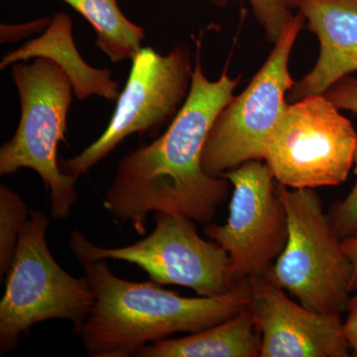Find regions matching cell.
<instances>
[{
	"instance_id": "277c9868",
	"label": "cell",
	"mask_w": 357,
	"mask_h": 357,
	"mask_svg": "<svg viewBox=\"0 0 357 357\" xmlns=\"http://www.w3.org/2000/svg\"><path fill=\"white\" fill-rule=\"evenodd\" d=\"M276 187L287 213L288 237L265 276L307 309L342 316L354 287V265L342 239L314 189H291L279 183Z\"/></svg>"
},
{
	"instance_id": "5b68a950",
	"label": "cell",
	"mask_w": 357,
	"mask_h": 357,
	"mask_svg": "<svg viewBox=\"0 0 357 357\" xmlns=\"http://www.w3.org/2000/svg\"><path fill=\"white\" fill-rule=\"evenodd\" d=\"M50 218L30 211L21 229L0 302V352L13 351L32 326L52 319H69L81 333L95 305L86 277L76 278L56 261L46 241Z\"/></svg>"
},
{
	"instance_id": "ac0fdd59",
	"label": "cell",
	"mask_w": 357,
	"mask_h": 357,
	"mask_svg": "<svg viewBox=\"0 0 357 357\" xmlns=\"http://www.w3.org/2000/svg\"><path fill=\"white\" fill-rule=\"evenodd\" d=\"M354 166L356 184L344 199L333 204L328 213L333 229L342 239L357 236V145Z\"/></svg>"
},
{
	"instance_id": "e0dca14e",
	"label": "cell",
	"mask_w": 357,
	"mask_h": 357,
	"mask_svg": "<svg viewBox=\"0 0 357 357\" xmlns=\"http://www.w3.org/2000/svg\"><path fill=\"white\" fill-rule=\"evenodd\" d=\"M218 6H225L234 0H211ZM256 20L264 29L268 40L276 43L294 15L283 0H248Z\"/></svg>"
},
{
	"instance_id": "7a4b0ae2",
	"label": "cell",
	"mask_w": 357,
	"mask_h": 357,
	"mask_svg": "<svg viewBox=\"0 0 357 357\" xmlns=\"http://www.w3.org/2000/svg\"><path fill=\"white\" fill-rule=\"evenodd\" d=\"M81 265L96 299L79 333L91 357L136 356L148 344L227 321L246 309L251 300L250 280L223 295L189 298L152 280L121 279L105 260Z\"/></svg>"
},
{
	"instance_id": "ffe728a7",
	"label": "cell",
	"mask_w": 357,
	"mask_h": 357,
	"mask_svg": "<svg viewBox=\"0 0 357 357\" xmlns=\"http://www.w3.org/2000/svg\"><path fill=\"white\" fill-rule=\"evenodd\" d=\"M52 20L41 18L21 25H1V43L23 39L33 33H39L46 30Z\"/></svg>"
},
{
	"instance_id": "44dd1931",
	"label": "cell",
	"mask_w": 357,
	"mask_h": 357,
	"mask_svg": "<svg viewBox=\"0 0 357 357\" xmlns=\"http://www.w3.org/2000/svg\"><path fill=\"white\" fill-rule=\"evenodd\" d=\"M354 291H356V295L349 299L347 304V318L344 321V330L351 347V356L357 357V280Z\"/></svg>"
},
{
	"instance_id": "8fae6325",
	"label": "cell",
	"mask_w": 357,
	"mask_h": 357,
	"mask_svg": "<svg viewBox=\"0 0 357 357\" xmlns=\"http://www.w3.org/2000/svg\"><path fill=\"white\" fill-rule=\"evenodd\" d=\"M249 310L261 335L260 357H349L340 314L294 302L266 276L251 279Z\"/></svg>"
},
{
	"instance_id": "3957f363",
	"label": "cell",
	"mask_w": 357,
	"mask_h": 357,
	"mask_svg": "<svg viewBox=\"0 0 357 357\" xmlns=\"http://www.w3.org/2000/svg\"><path fill=\"white\" fill-rule=\"evenodd\" d=\"M13 77L20 93L21 116L17 130L0 148V175L22 168L38 173L50 192L51 218H69L79 199L77 178L61 171L57 148L65 140L73 84L50 59L13 65Z\"/></svg>"
},
{
	"instance_id": "7c38bea8",
	"label": "cell",
	"mask_w": 357,
	"mask_h": 357,
	"mask_svg": "<svg viewBox=\"0 0 357 357\" xmlns=\"http://www.w3.org/2000/svg\"><path fill=\"white\" fill-rule=\"evenodd\" d=\"M296 8L318 37L319 55L311 72L294 84L293 102L325 95L357 72V0H297Z\"/></svg>"
},
{
	"instance_id": "9c48e42d",
	"label": "cell",
	"mask_w": 357,
	"mask_h": 357,
	"mask_svg": "<svg viewBox=\"0 0 357 357\" xmlns=\"http://www.w3.org/2000/svg\"><path fill=\"white\" fill-rule=\"evenodd\" d=\"M126 88L105 132L82 153L59 160L61 171L79 178L107 158L133 133H154L172 121L191 88L192 70L188 49L178 46L167 55L150 47L132 59Z\"/></svg>"
},
{
	"instance_id": "52a82bcc",
	"label": "cell",
	"mask_w": 357,
	"mask_h": 357,
	"mask_svg": "<svg viewBox=\"0 0 357 357\" xmlns=\"http://www.w3.org/2000/svg\"><path fill=\"white\" fill-rule=\"evenodd\" d=\"M192 222L181 213L156 211L153 231L131 245L100 248L74 230L69 248L81 264L121 260L140 267L159 285L184 286L203 297L229 292L236 287L229 279V255L215 241H204Z\"/></svg>"
},
{
	"instance_id": "7402d4cb",
	"label": "cell",
	"mask_w": 357,
	"mask_h": 357,
	"mask_svg": "<svg viewBox=\"0 0 357 357\" xmlns=\"http://www.w3.org/2000/svg\"><path fill=\"white\" fill-rule=\"evenodd\" d=\"M342 248L354 265V284L357 280V236L342 239Z\"/></svg>"
},
{
	"instance_id": "5bb4252c",
	"label": "cell",
	"mask_w": 357,
	"mask_h": 357,
	"mask_svg": "<svg viewBox=\"0 0 357 357\" xmlns=\"http://www.w3.org/2000/svg\"><path fill=\"white\" fill-rule=\"evenodd\" d=\"M261 335L249 307L206 330L146 345L139 357H260Z\"/></svg>"
},
{
	"instance_id": "8992f818",
	"label": "cell",
	"mask_w": 357,
	"mask_h": 357,
	"mask_svg": "<svg viewBox=\"0 0 357 357\" xmlns=\"http://www.w3.org/2000/svg\"><path fill=\"white\" fill-rule=\"evenodd\" d=\"M357 134L325 95L289 105L267 141L263 160L277 183L291 189L342 184L354 167Z\"/></svg>"
},
{
	"instance_id": "4fadbf2b",
	"label": "cell",
	"mask_w": 357,
	"mask_h": 357,
	"mask_svg": "<svg viewBox=\"0 0 357 357\" xmlns=\"http://www.w3.org/2000/svg\"><path fill=\"white\" fill-rule=\"evenodd\" d=\"M38 57L50 59L64 70L72 82L77 100H86L96 95L105 100H117L121 95L119 84L112 79L110 70L95 69L81 57L73 40L72 20L64 13L56 14L38 38L4 56L0 69Z\"/></svg>"
},
{
	"instance_id": "9a60e30c",
	"label": "cell",
	"mask_w": 357,
	"mask_h": 357,
	"mask_svg": "<svg viewBox=\"0 0 357 357\" xmlns=\"http://www.w3.org/2000/svg\"><path fill=\"white\" fill-rule=\"evenodd\" d=\"M93 26L96 45L114 63L132 60L142 48L145 31L129 21L116 0H62Z\"/></svg>"
},
{
	"instance_id": "d6986e66",
	"label": "cell",
	"mask_w": 357,
	"mask_h": 357,
	"mask_svg": "<svg viewBox=\"0 0 357 357\" xmlns=\"http://www.w3.org/2000/svg\"><path fill=\"white\" fill-rule=\"evenodd\" d=\"M325 96L338 109L357 114V77H344L333 84Z\"/></svg>"
},
{
	"instance_id": "6da1fadb",
	"label": "cell",
	"mask_w": 357,
	"mask_h": 357,
	"mask_svg": "<svg viewBox=\"0 0 357 357\" xmlns=\"http://www.w3.org/2000/svg\"><path fill=\"white\" fill-rule=\"evenodd\" d=\"M201 44L199 40L184 105L159 138L121 159L103 199L115 220L131 223L141 236L152 211L181 213L208 223L229 196V181L206 175L202 155L215 119L234 98L239 79H231L225 69L220 79L210 81L202 67Z\"/></svg>"
},
{
	"instance_id": "30bf717a",
	"label": "cell",
	"mask_w": 357,
	"mask_h": 357,
	"mask_svg": "<svg viewBox=\"0 0 357 357\" xmlns=\"http://www.w3.org/2000/svg\"><path fill=\"white\" fill-rule=\"evenodd\" d=\"M222 177L234 187L229 215L204 232L229 255V279L236 287L265 276L285 248L288 218L277 182L262 160H250Z\"/></svg>"
},
{
	"instance_id": "2e32d148",
	"label": "cell",
	"mask_w": 357,
	"mask_h": 357,
	"mask_svg": "<svg viewBox=\"0 0 357 357\" xmlns=\"http://www.w3.org/2000/svg\"><path fill=\"white\" fill-rule=\"evenodd\" d=\"M28 206L20 195L6 185H0V276L8 273L18 237L28 220Z\"/></svg>"
},
{
	"instance_id": "603a6c76",
	"label": "cell",
	"mask_w": 357,
	"mask_h": 357,
	"mask_svg": "<svg viewBox=\"0 0 357 357\" xmlns=\"http://www.w3.org/2000/svg\"><path fill=\"white\" fill-rule=\"evenodd\" d=\"M283 2L289 9L292 10V9L296 8V2H297V0H283Z\"/></svg>"
},
{
	"instance_id": "ba28073f",
	"label": "cell",
	"mask_w": 357,
	"mask_h": 357,
	"mask_svg": "<svg viewBox=\"0 0 357 357\" xmlns=\"http://www.w3.org/2000/svg\"><path fill=\"white\" fill-rule=\"evenodd\" d=\"M304 23L302 14L294 15L248 88L218 114L202 155L206 175L222 177L250 160H263L267 141L289 107L286 95L295 84L289 60Z\"/></svg>"
}]
</instances>
